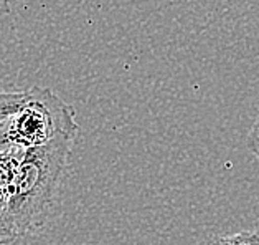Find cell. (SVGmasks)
<instances>
[{"label": "cell", "mask_w": 259, "mask_h": 245, "mask_svg": "<svg viewBox=\"0 0 259 245\" xmlns=\"http://www.w3.org/2000/svg\"><path fill=\"white\" fill-rule=\"evenodd\" d=\"M76 136L61 134L41 146L23 149L10 186L9 207L18 235L41 229L68 169Z\"/></svg>", "instance_id": "cell-1"}, {"label": "cell", "mask_w": 259, "mask_h": 245, "mask_svg": "<svg viewBox=\"0 0 259 245\" xmlns=\"http://www.w3.org/2000/svg\"><path fill=\"white\" fill-rule=\"evenodd\" d=\"M74 110L48 88L33 86L27 101L0 131V153L41 146L61 134L78 136Z\"/></svg>", "instance_id": "cell-2"}, {"label": "cell", "mask_w": 259, "mask_h": 245, "mask_svg": "<svg viewBox=\"0 0 259 245\" xmlns=\"http://www.w3.org/2000/svg\"><path fill=\"white\" fill-rule=\"evenodd\" d=\"M18 230L15 227L14 217H12L9 207V194L7 189H0V245L12 243L18 238Z\"/></svg>", "instance_id": "cell-3"}, {"label": "cell", "mask_w": 259, "mask_h": 245, "mask_svg": "<svg viewBox=\"0 0 259 245\" xmlns=\"http://www.w3.org/2000/svg\"><path fill=\"white\" fill-rule=\"evenodd\" d=\"M28 95H30V90L14 91V93L0 91V131L4 129L5 123L22 108V104L27 101Z\"/></svg>", "instance_id": "cell-4"}, {"label": "cell", "mask_w": 259, "mask_h": 245, "mask_svg": "<svg viewBox=\"0 0 259 245\" xmlns=\"http://www.w3.org/2000/svg\"><path fill=\"white\" fill-rule=\"evenodd\" d=\"M208 245H259V232H238V234L217 237Z\"/></svg>", "instance_id": "cell-5"}, {"label": "cell", "mask_w": 259, "mask_h": 245, "mask_svg": "<svg viewBox=\"0 0 259 245\" xmlns=\"http://www.w3.org/2000/svg\"><path fill=\"white\" fill-rule=\"evenodd\" d=\"M248 148L256 158H259V110H257L256 119H254V123H252L249 134H248Z\"/></svg>", "instance_id": "cell-6"}, {"label": "cell", "mask_w": 259, "mask_h": 245, "mask_svg": "<svg viewBox=\"0 0 259 245\" xmlns=\"http://www.w3.org/2000/svg\"><path fill=\"white\" fill-rule=\"evenodd\" d=\"M10 12V0H0V15H5Z\"/></svg>", "instance_id": "cell-7"}]
</instances>
